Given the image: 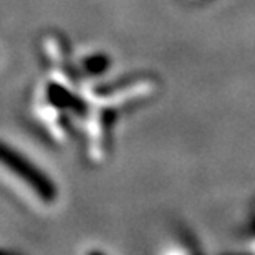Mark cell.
<instances>
[{"label":"cell","instance_id":"cell-1","mask_svg":"<svg viewBox=\"0 0 255 255\" xmlns=\"http://www.w3.org/2000/svg\"><path fill=\"white\" fill-rule=\"evenodd\" d=\"M0 164L7 167L20 181H23L42 201L53 202L57 199V187L53 181L23 154H20L5 142H0Z\"/></svg>","mask_w":255,"mask_h":255},{"label":"cell","instance_id":"cell-2","mask_svg":"<svg viewBox=\"0 0 255 255\" xmlns=\"http://www.w3.org/2000/svg\"><path fill=\"white\" fill-rule=\"evenodd\" d=\"M157 90V83L151 76H132V78L116 81L113 86H101L93 91L95 98L111 106L136 103L147 98Z\"/></svg>","mask_w":255,"mask_h":255},{"label":"cell","instance_id":"cell-3","mask_svg":"<svg viewBox=\"0 0 255 255\" xmlns=\"http://www.w3.org/2000/svg\"><path fill=\"white\" fill-rule=\"evenodd\" d=\"M43 53L47 55V60L52 66L53 73L57 75V81L70 88H76L78 85V76H76L73 66L68 63V47L63 37L57 33L45 35L42 40Z\"/></svg>","mask_w":255,"mask_h":255},{"label":"cell","instance_id":"cell-4","mask_svg":"<svg viewBox=\"0 0 255 255\" xmlns=\"http://www.w3.org/2000/svg\"><path fill=\"white\" fill-rule=\"evenodd\" d=\"M115 113L111 110H100L88 118L90 134V156L95 161H101L108 152L110 132L113 126Z\"/></svg>","mask_w":255,"mask_h":255},{"label":"cell","instance_id":"cell-5","mask_svg":"<svg viewBox=\"0 0 255 255\" xmlns=\"http://www.w3.org/2000/svg\"><path fill=\"white\" fill-rule=\"evenodd\" d=\"M111 65V60L106 57L103 53H96V55H90L83 60L81 63V68L86 75L90 76H98V75H103L108 66Z\"/></svg>","mask_w":255,"mask_h":255}]
</instances>
